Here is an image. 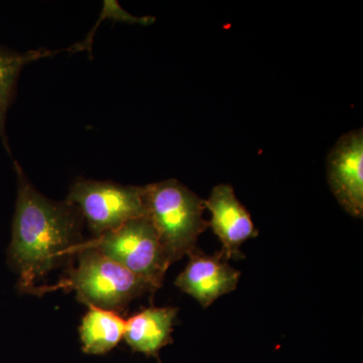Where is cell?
Returning <instances> with one entry per match:
<instances>
[{"mask_svg": "<svg viewBox=\"0 0 363 363\" xmlns=\"http://www.w3.org/2000/svg\"><path fill=\"white\" fill-rule=\"evenodd\" d=\"M13 164L18 197L7 262L18 274V290L35 294V283L70 257L72 248L81 242L78 236L82 217L73 205L51 201L40 194L21 164Z\"/></svg>", "mask_w": 363, "mask_h": 363, "instance_id": "6da1fadb", "label": "cell"}, {"mask_svg": "<svg viewBox=\"0 0 363 363\" xmlns=\"http://www.w3.org/2000/svg\"><path fill=\"white\" fill-rule=\"evenodd\" d=\"M147 218L156 229L171 264L194 250L209 227L205 200L175 179L143 187Z\"/></svg>", "mask_w": 363, "mask_h": 363, "instance_id": "3957f363", "label": "cell"}, {"mask_svg": "<svg viewBox=\"0 0 363 363\" xmlns=\"http://www.w3.org/2000/svg\"><path fill=\"white\" fill-rule=\"evenodd\" d=\"M178 309L150 307L126 320L123 339L131 350L147 357H157L173 342L172 332Z\"/></svg>", "mask_w": 363, "mask_h": 363, "instance_id": "9c48e42d", "label": "cell"}, {"mask_svg": "<svg viewBox=\"0 0 363 363\" xmlns=\"http://www.w3.org/2000/svg\"><path fill=\"white\" fill-rule=\"evenodd\" d=\"M81 248L96 250L150 283L161 288L171 262L162 247L159 235L147 215L133 219L123 225L78 243L70 255Z\"/></svg>", "mask_w": 363, "mask_h": 363, "instance_id": "277c9868", "label": "cell"}, {"mask_svg": "<svg viewBox=\"0 0 363 363\" xmlns=\"http://www.w3.org/2000/svg\"><path fill=\"white\" fill-rule=\"evenodd\" d=\"M66 202L77 208L96 238L147 215L143 187L111 182L79 179Z\"/></svg>", "mask_w": 363, "mask_h": 363, "instance_id": "5b68a950", "label": "cell"}, {"mask_svg": "<svg viewBox=\"0 0 363 363\" xmlns=\"http://www.w3.org/2000/svg\"><path fill=\"white\" fill-rule=\"evenodd\" d=\"M211 219L208 222L222 245L221 253L227 260L242 259L241 245L259 235L247 208L236 197L231 185L221 184L212 190L205 201Z\"/></svg>", "mask_w": 363, "mask_h": 363, "instance_id": "ba28073f", "label": "cell"}, {"mask_svg": "<svg viewBox=\"0 0 363 363\" xmlns=\"http://www.w3.org/2000/svg\"><path fill=\"white\" fill-rule=\"evenodd\" d=\"M62 51L65 50L51 51L47 49H38L21 52L0 48V138L9 154L11 150L6 130V116L16 96V84L21 70L23 67L33 61L54 56Z\"/></svg>", "mask_w": 363, "mask_h": 363, "instance_id": "8fae6325", "label": "cell"}, {"mask_svg": "<svg viewBox=\"0 0 363 363\" xmlns=\"http://www.w3.org/2000/svg\"><path fill=\"white\" fill-rule=\"evenodd\" d=\"M125 322L116 313L89 308L79 329L83 351L91 355L108 353L123 338Z\"/></svg>", "mask_w": 363, "mask_h": 363, "instance_id": "30bf717a", "label": "cell"}, {"mask_svg": "<svg viewBox=\"0 0 363 363\" xmlns=\"http://www.w3.org/2000/svg\"><path fill=\"white\" fill-rule=\"evenodd\" d=\"M188 255L187 267L176 279L175 285L202 307H209L217 298L235 290L240 272L233 269L220 252L209 255L196 247Z\"/></svg>", "mask_w": 363, "mask_h": 363, "instance_id": "52a82bcc", "label": "cell"}, {"mask_svg": "<svg viewBox=\"0 0 363 363\" xmlns=\"http://www.w3.org/2000/svg\"><path fill=\"white\" fill-rule=\"evenodd\" d=\"M74 255H77V266L69 269L56 286H38L35 295L58 289L75 291L82 304L119 314L136 298L157 291L147 281L96 250L81 248Z\"/></svg>", "mask_w": 363, "mask_h": 363, "instance_id": "7a4b0ae2", "label": "cell"}, {"mask_svg": "<svg viewBox=\"0 0 363 363\" xmlns=\"http://www.w3.org/2000/svg\"><path fill=\"white\" fill-rule=\"evenodd\" d=\"M328 183L340 206L355 218L363 215V131L339 138L327 161Z\"/></svg>", "mask_w": 363, "mask_h": 363, "instance_id": "8992f818", "label": "cell"}]
</instances>
